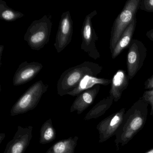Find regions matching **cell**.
<instances>
[{
	"label": "cell",
	"instance_id": "obj_19",
	"mask_svg": "<svg viewBox=\"0 0 153 153\" xmlns=\"http://www.w3.org/2000/svg\"><path fill=\"white\" fill-rule=\"evenodd\" d=\"M25 14L9 7L7 3L0 0V19L9 22H14L25 16Z\"/></svg>",
	"mask_w": 153,
	"mask_h": 153
},
{
	"label": "cell",
	"instance_id": "obj_17",
	"mask_svg": "<svg viewBox=\"0 0 153 153\" xmlns=\"http://www.w3.org/2000/svg\"><path fill=\"white\" fill-rule=\"evenodd\" d=\"M114 102L113 98L110 95L102 99L87 113L85 120H88L101 117L111 107Z\"/></svg>",
	"mask_w": 153,
	"mask_h": 153
},
{
	"label": "cell",
	"instance_id": "obj_5",
	"mask_svg": "<svg viewBox=\"0 0 153 153\" xmlns=\"http://www.w3.org/2000/svg\"><path fill=\"white\" fill-rule=\"evenodd\" d=\"M48 88L49 85L45 84L42 80L34 83L12 106L10 115L16 116L33 110L37 106Z\"/></svg>",
	"mask_w": 153,
	"mask_h": 153
},
{
	"label": "cell",
	"instance_id": "obj_11",
	"mask_svg": "<svg viewBox=\"0 0 153 153\" xmlns=\"http://www.w3.org/2000/svg\"><path fill=\"white\" fill-rule=\"evenodd\" d=\"M43 68L42 63L37 62L24 61L19 65L14 74L13 83L14 86H19L33 80Z\"/></svg>",
	"mask_w": 153,
	"mask_h": 153
},
{
	"label": "cell",
	"instance_id": "obj_8",
	"mask_svg": "<svg viewBox=\"0 0 153 153\" xmlns=\"http://www.w3.org/2000/svg\"><path fill=\"white\" fill-rule=\"evenodd\" d=\"M125 108L109 115L102 120L97 126L99 134V143H103L115 136L120 126L125 113Z\"/></svg>",
	"mask_w": 153,
	"mask_h": 153
},
{
	"label": "cell",
	"instance_id": "obj_24",
	"mask_svg": "<svg viewBox=\"0 0 153 153\" xmlns=\"http://www.w3.org/2000/svg\"><path fill=\"white\" fill-rule=\"evenodd\" d=\"M4 46L3 45H0V62H1V58H2V55L3 54V51H4Z\"/></svg>",
	"mask_w": 153,
	"mask_h": 153
},
{
	"label": "cell",
	"instance_id": "obj_20",
	"mask_svg": "<svg viewBox=\"0 0 153 153\" xmlns=\"http://www.w3.org/2000/svg\"><path fill=\"white\" fill-rule=\"evenodd\" d=\"M139 9L153 13V0H140Z\"/></svg>",
	"mask_w": 153,
	"mask_h": 153
},
{
	"label": "cell",
	"instance_id": "obj_16",
	"mask_svg": "<svg viewBox=\"0 0 153 153\" xmlns=\"http://www.w3.org/2000/svg\"><path fill=\"white\" fill-rule=\"evenodd\" d=\"M79 137H70L59 140L51 146L45 153H75Z\"/></svg>",
	"mask_w": 153,
	"mask_h": 153
},
{
	"label": "cell",
	"instance_id": "obj_18",
	"mask_svg": "<svg viewBox=\"0 0 153 153\" xmlns=\"http://www.w3.org/2000/svg\"><path fill=\"white\" fill-rule=\"evenodd\" d=\"M56 136V130L53 125L51 119L50 118L45 122L41 127L39 142L42 145L48 144L55 139Z\"/></svg>",
	"mask_w": 153,
	"mask_h": 153
},
{
	"label": "cell",
	"instance_id": "obj_21",
	"mask_svg": "<svg viewBox=\"0 0 153 153\" xmlns=\"http://www.w3.org/2000/svg\"><path fill=\"white\" fill-rule=\"evenodd\" d=\"M145 102L151 106L150 115H153V89L146 90L141 97Z\"/></svg>",
	"mask_w": 153,
	"mask_h": 153
},
{
	"label": "cell",
	"instance_id": "obj_13",
	"mask_svg": "<svg viewBox=\"0 0 153 153\" xmlns=\"http://www.w3.org/2000/svg\"><path fill=\"white\" fill-rule=\"evenodd\" d=\"M111 79L110 96L113 97L114 102H117L128 88L129 79L126 71L121 69L116 71Z\"/></svg>",
	"mask_w": 153,
	"mask_h": 153
},
{
	"label": "cell",
	"instance_id": "obj_1",
	"mask_svg": "<svg viewBox=\"0 0 153 153\" xmlns=\"http://www.w3.org/2000/svg\"><path fill=\"white\" fill-rule=\"evenodd\" d=\"M148 105L140 97L125 113L115 135L116 146H125L143 128L147 118Z\"/></svg>",
	"mask_w": 153,
	"mask_h": 153
},
{
	"label": "cell",
	"instance_id": "obj_12",
	"mask_svg": "<svg viewBox=\"0 0 153 153\" xmlns=\"http://www.w3.org/2000/svg\"><path fill=\"white\" fill-rule=\"evenodd\" d=\"M100 88L101 85H97L79 94L76 97L71 106L70 112L76 111L78 114H81L93 104L100 91Z\"/></svg>",
	"mask_w": 153,
	"mask_h": 153
},
{
	"label": "cell",
	"instance_id": "obj_23",
	"mask_svg": "<svg viewBox=\"0 0 153 153\" xmlns=\"http://www.w3.org/2000/svg\"><path fill=\"white\" fill-rule=\"evenodd\" d=\"M146 36L149 39L153 42V29L148 31L146 33Z\"/></svg>",
	"mask_w": 153,
	"mask_h": 153
},
{
	"label": "cell",
	"instance_id": "obj_2",
	"mask_svg": "<svg viewBox=\"0 0 153 153\" xmlns=\"http://www.w3.org/2000/svg\"><path fill=\"white\" fill-rule=\"evenodd\" d=\"M102 67L97 63L85 61L66 70L61 75L57 83V93L60 96L68 95L76 88L86 75L96 76L100 74Z\"/></svg>",
	"mask_w": 153,
	"mask_h": 153
},
{
	"label": "cell",
	"instance_id": "obj_10",
	"mask_svg": "<svg viewBox=\"0 0 153 153\" xmlns=\"http://www.w3.org/2000/svg\"><path fill=\"white\" fill-rule=\"evenodd\" d=\"M33 127L19 126L13 139L6 146L3 153H25L33 138Z\"/></svg>",
	"mask_w": 153,
	"mask_h": 153
},
{
	"label": "cell",
	"instance_id": "obj_7",
	"mask_svg": "<svg viewBox=\"0 0 153 153\" xmlns=\"http://www.w3.org/2000/svg\"><path fill=\"white\" fill-rule=\"evenodd\" d=\"M147 55V49L143 42L132 39L128 46L127 53V67L128 76L132 79L141 68Z\"/></svg>",
	"mask_w": 153,
	"mask_h": 153
},
{
	"label": "cell",
	"instance_id": "obj_3",
	"mask_svg": "<svg viewBox=\"0 0 153 153\" xmlns=\"http://www.w3.org/2000/svg\"><path fill=\"white\" fill-rule=\"evenodd\" d=\"M52 27V16L45 15L32 22L25 34L24 40L32 50L40 51L49 42Z\"/></svg>",
	"mask_w": 153,
	"mask_h": 153
},
{
	"label": "cell",
	"instance_id": "obj_14",
	"mask_svg": "<svg viewBox=\"0 0 153 153\" xmlns=\"http://www.w3.org/2000/svg\"><path fill=\"white\" fill-rule=\"evenodd\" d=\"M112 79L100 78L96 76L86 75L80 80L76 88L68 95L72 97H77L84 91L90 89L97 85L107 86L111 83Z\"/></svg>",
	"mask_w": 153,
	"mask_h": 153
},
{
	"label": "cell",
	"instance_id": "obj_4",
	"mask_svg": "<svg viewBox=\"0 0 153 153\" xmlns=\"http://www.w3.org/2000/svg\"><path fill=\"white\" fill-rule=\"evenodd\" d=\"M140 1V0L127 1L121 12L114 20L112 27L110 41L111 53L123 32L136 18V14L139 9Z\"/></svg>",
	"mask_w": 153,
	"mask_h": 153
},
{
	"label": "cell",
	"instance_id": "obj_25",
	"mask_svg": "<svg viewBox=\"0 0 153 153\" xmlns=\"http://www.w3.org/2000/svg\"><path fill=\"white\" fill-rule=\"evenodd\" d=\"M6 137V134L4 133H0V144L2 143V141L4 140Z\"/></svg>",
	"mask_w": 153,
	"mask_h": 153
},
{
	"label": "cell",
	"instance_id": "obj_15",
	"mask_svg": "<svg viewBox=\"0 0 153 153\" xmlns=\"http://www.w3.org/2000/svg\"><path fill=\"white\" fill-rule=\"evenodd\" d=\"M136 24L137 19L136 18L126 28L117 42L111 53L112 59H114L117 58L124 49L128 47L133 39L132 37L136 29Z\"/></svg>",
	"mask_w": 153,
	"mask_h": 153
},
{
	"label": "cell",
	"instance_id": "obj_9",
	"mask_svg": "<svg viewBox=\"0 0 153 153\" xmlns=\"http://www.w3.org/2000/svg\"><path fill=\"white\" fill-rule=\"evenodd\" d=\"M73 22L69 11L62 14L54 46L58 53L62 51L71 42Z\"/></svg>",
	"mask_w": 153,
	"mask_h": 153
},
{
	"label": "cell",
	"instance_id": "obj_6",
	"mask_svg": "<svg viewBox=\"0 0 153 153\" xmlns=\"http://www.w3.org/2000/svg\"><path fill=\"white\" fill-rule=\"evenodd\" d=\"M97 15V11L95 10L87 15L81 28V50L87 53L90 58L94 60L99 59L101 56L96 45L98 37L94 29L92 21V19Z\"/></svg>",
	"mask_w": 153,
	"mask_h": 153
},
{
	"label": "cell",
	"instance_id": "obj_26",
	"mask_svg": "<svg viewBox=\"0 0 153 153\" xmlns=\"http://www.w3.org/2000/svg\"><path fill=\"white\" fill-rule=\"evenodd\" d=\"M144 153H153V148L151 149L150 150H148V151H146V152Z\"/></svg>",
	"mask_w": 153,
	"mask_h": 153
},
{
	"label": "cell",
	"instance_id": "obj_22",
	"mask_svg": "<svg viewBox=\"0 0 153 153\" xmlns=\"http://www.w3.org/2000/svg\"><path fill=\"white\" fill-rule=\"evenodd\" d=\"M145 89L146 90L153 89V75L148 79L144 84Z\"/></svg>",
	"mask_w": 153,
	"mask_h": 153
}]
</instances>
